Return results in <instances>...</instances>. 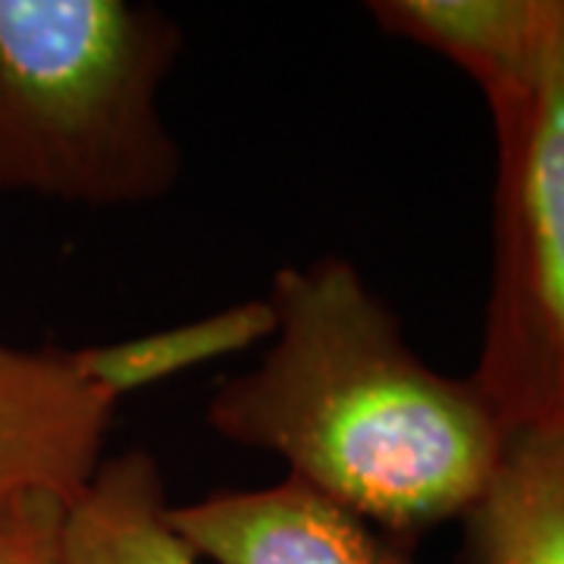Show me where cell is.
Returning <instances> with one entry per match:
<instances>
[{
    "mask_svg": "<svg viewBox=\"0 0 564 564\" xmlns=\"http://www.w3.org/2000/svg\"><path fill=\"white\" fill-rule=\"evenodd\" d=\"M267 302L273 348L223 380L207 426L280 455L292 480L404 543L464 518L508 443L477 383L423 361L395 311L339 254L280 267Z\"/></svg>",
    "mask_w": 564,
    "mask_h": 564,
    "instance_id": "cell-1",
    "label": "cell"
},
{
    "mask_svg": "<svg viewBox=\"0 0 564 564\" xmlns=\"http://www.w3.org/2000/svg\"><path fill=\"white\" fill-rule=\"evenodd\" d=\"M180 22L144 0H0V195L135 207L170 195L182 148L161 91Z\"/></svg>",
    "mask_w": 564,
    "mask_h": 564,
    "instance_id": "cell-2",
    "label": "cell"
},
{
    "mask_svg": "<svg viewBox=\"0 0 564 564\" xmlns=\"http://www.w3.org/2000/svg\"><path fill=\"white\" fill-rule=\"evenodd\" d=\"M492 129V280L470 380L508 433L564 426V0L527 95Z\"/></svg>",
    "mask_w": 564,
    "mask_h": 564,
    "instance_id": "cell-3",
    "label": "cell"
},
{
    "mask_svg": "<svg viewBox=\"0 0 564 564\" xmlns=\"http://www.w3.org/2000/svg\"><path fill=\"white\" fill-rule=\"evenodd\" d=\"M113 411L69 351L0 343V505L35 492L76 502L101 467Z\"/></svg>",
    "mask_w": 564,
    "mask_h": 564,
    "instance_id": "cell-4",
    "label": "cell"
},
{
    "mask_svg": "<svg viewBox=\"0 0 564 564\" xmlns=\"http://www.w3.org/2000/svg\"><path fill=\"white\" fill-rule=\"evenodd\" d=\"M166 521L198 558L217 564H421L411 543L292 477L170 505Z\"/></svg>",
    "mask_w": 564,
    "mask_h": 564,
    "instance_id": "cell-5",
    "label": "cell"
},
{
    "mask_svg": "<svg viewBox=\"0 0 564 564\" xmlns=\"http://www.w3.org/2000/svg\"><path fill=\"white\" fill-rule=\"evenodd\" d=\"M367 13L386 35L464 69L499 113L524 98L540 69L552 0H373Z\"/></svg>",
    "mask_w": 564,
    "mask_h": 564,
    "instance_id": "cell-6",
    "label": "cell"
},
{
    "mask_svg": "<svg viewBox=\"0 0 564 564\" xmlns=\"http://www.w3.org/2000/svg\"><path fill=\"white\" fill-rule=\"evenodd\" d=\"M462 524L458 564H564V426L508 433Z\"/></svg>",
    "mask_w": 564,
    "mask_h": 564,
    "instance_id": "cell-7",
    "label": "cell"
},
{
    "mask_svg": "<svg viewBox=\"0 0 564 564\" xmlns=\"http://www.w3.org/2000/svg\"><path fill=\"white\" fill-rule=\"evenodd\" d=\"M161 464L148 452L104 458L91 484L66 505L63 564H198L166 521Z\"/></svg>",
    "mask_w": 564,
    "mask_h": 564,
    "instance_id": "cell-8",
    "label": "cell"
},
{
    "mask_svg": "<svg viewBox=\"0 0 564 564\" xmlns=\"http://www.w3.org/2000/svg\"><path fill=\"white\" fill-rule=\"evenodd\" d=\"M273 307L267 299H254L122 343L85 345L69 355L85 383L101 389L110 402H120L122 395L139 392L144 386L163 383L176 373L245 351L261 339H273Z\"/></svg>",
    "mask_w": 564,
    "mask_h": 564,
    "instance_id": "cell-9",
    "label": "cell"
},
{
    "mask_svg": "<svg viewBox=\"0 0 564 564\" xmlns=\"http://www.w3.org/2000/svg\"><path fill=\"white\" fill-rule=\"evenodd\" d=\"M66 502L47 492L0 505V564H63Z\"/></svg>",
    "mask_w": 564,
    "mask_h": 564,
    "instance_id": "cell-10",
    "label": "cell"
}]
</instances>
